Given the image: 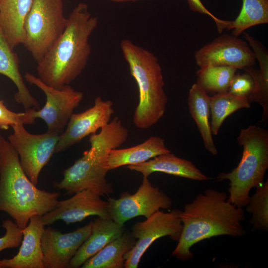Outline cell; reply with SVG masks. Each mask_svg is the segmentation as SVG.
I'll return each mask as SVG.
<instances>
[{"label": "cell", "mask_w": 268, "mask_h": 268, "mask_svg": "<svg viewBox=\"0 0 268 268\" xmlns=\"http://www.w3.org/2000/svg\"><path fill=\"white\" fill-rule=\"evenodd\" d=\"M67 18L64 31L36 68L39 78L56 88L69 85L85 68L91 53L89 38L99 22L84 2L78 3Z\"/></svg>", "instance_id": "cell-2"}, {"label": "cell", "mask_w": 268, "mask_h": 268, "mask_svg": "<svg viewBox=\"0 0 268 268\" xmlns=\"http://www.w3.org/2000/svg\"><path fill=\"white\" fill-rule=\"evenodd\" d=\"M12 128L13 132L7 140L18 154L25 173L36 185L41 171L55 153L60 134L48 131L43 134H32L21 123Z\"/></svg>", "instance_id": "cell-8"}, {"label": "cell", "mask_w": 268, "mask_h": 268, "mask_svg": "<svg viewBox=\"0 0 268 268\" xmlns=\"http://www.w3.org/2000/svg\"><path fill=\"white\" fill-rule=\"evenodd\" d=\"M59 196V192L40 190L32 183L16 151L0 134V211L7 213L22 229L32 216L54 209Z\"/></svg>", "instance_id": "cell-3"}, {"label": "cell", "mask_w": 268, "mask_h": 268, "mask_svg": "<svg viewBox=\"0 0 268 268\" xmlns=\"http://www.w3.org/2000/svg\"><path fill=\"white\" fill-rule=\"evenodd\" d=\"M44 227L41 216H32L22 229L18 253L11 258L0 260V268H44L41 240Z\"/></svg>", "instance_id": "cell-16"}, {"label": "cell", "mask_w": 268, "mask_h": 268, "mask_svg": "<svg viewBox=\"0 0 268 268\" xmlns=\"http://www.w3.org/2000/svg\"><path fill=\"white\" fill-rule=\"evenodd\" d=\"M93 221L69 233L48 227L44 228L41 244L44 268H68L78 249L91 232Z\"/></svg>", "instance_id": "cell-14"}, {"label": "cell", "mask_w": 268, "mask_h": 268, "mask_svg": "<svg viewBox=\"0 0 268 268\" xmlns=\"http://www.w3.org/2000/svg\"><path fill=\"white\" fill-rule=\"evenodd\" d=\"M111 219L120 225L138 216L149 217L160 209H169L171 199L158 187L152 185L148 177H143L137 191L122 193L119 199H107Z\"/></svg>", "instance_id": "cell-10"}, {"label": "cell", "mask_w": 268, "mask_h": 268, "mask_svg": "<svg viewBox=\"0 0 268 268\" xmlns=\"http://www.w3.org/2000/svg\"><path fill=\"white\" fill-rule=\"evenodd\" d=\"M251 107L248 98L235 96L226 92L214 94L210 97V124L212 134L217 135L225 119L237 110Z\"/></svg>", "instance_id": "cell-26"}, {"label": "cell", "mask_w": 268, "mask_h": 268, "mask_svg": "<svg viewBox=\"0 0 268 268\" xmlns=\"http://www.w3.org/2000/svg\"><path fill=\"white\" fill-rule=\"evenodd\" d=\"M237 69L227 66H206L197 72V83L206 93L227 92Z\"/></svg>", "instance_id": "cell-27"}, {"label": "cell", "mask_w": 268, "mask_h": 268, "mask_svg": "<svg viewBox=\"0 0 268 268\" xmlns=\"http://www.w3.org/2000/svg\"><path fill=\"white\" fill-rule=\"evenodd\" d=\"M171 152L165 145L164 139L153 136L133 147L112 149L107 159L109 170L131 165L139 164L161 154Z\"/></svg>", "instance_id": "cell-22"}, {"label": "cell", "mask_w": 268, "mask_h": 268, "mask_svg": "<svg viewBox=\"0 0 268 268\" xmlns=\"http://www.w3.org/2000/svg\"><path fill=\"white\" fill-rule=\"evenodd\" d=\"M135 239L132 234L123 233L86 261L82 268H123L125 255L134 246Z\"/></svg>", "instance_id": "cell-24"}, {"label": "cell", "mask_w": 268, "mask_h": 268, "mask_svg": "<svg viewBox=\"0 0 268 268\" xmlns=\"http://www.w3.org/2000/svg\"><path fill=\"white\" fill-rule=\"evenodd\" d=\"M24 78L27 82L41 90L46 96V103L42 109H32V117L35 120L42 119L47 125L48 131L60 134L67 125L74 110L83 99V93L75 90L69 85L60 88L49 86L29 72H26Z\"/></svg>", "instance_id": "cell-9"}, {"label": "cell", "mask_w": 268, "mask_h": 268, "mask_svg": "<svg viewBox=\"0 0 268 268\" xmlns=\"http://www.w3.org/2000/svg\"><path fill=\"white\" fill-rule=\"evenodd\" d=\"M225 192L208 189L186 203L178 215L182 229L172 255L187 261L193 257L192 247L213 237L227 235L242 237L247 231L241 223L245 219L244 211L230 202Z\"/></svg>", "instance_id": "cell-1"}, {"label": "cell", "mask_w": 268, "mask_h": 268, "mask_svg": "<svg viewBox=\"0 0 268 268\" xmlns=\"http://www.w3.org/2000/svg\"><path fill=\"white\" fill-rule=\"evenodd\" d=\"M19 63L18 55L9 45L0 27V74L6 76L15 84L17 92L14 99L25 110H39L40 105L31 95L20 73Z\"/></svg>", "instance_id": "cell-20"}, {"label": "cell", "mask_w": 268, "mask_h": 268, "mask_svg": "<svg viewBox=\"0 0 268 268\" xmlns=\"http://www.w3.org/2000/svg\"><path fill=\"white\" fill-rule=\"evenodd\" d=\"M243 35L255 54L259 62V69L254 67L245 68V72L252 77L254 87L252 93L248 97L250 103L257 102L263 109L261 122L266 123L268 119V52L266 48L260 41L254 38L247 32Z\"/></svg>", "instance_id": "cell-19"}, {"label": "cell", "mask_w": 268, "mask_h": 268, "mask_svg": "<svg viewBox=\"0 0 268 268\" xmlns=\"http://www.w3.org/2000/svg\"><path fill=\"white\" fill-rule=\"evenodd\" d=\"M67 22L63 0H33L24 24L23 45L38 63L57 40Z\"/></svg>", "instance_id": "cell-7"}, {"label": "cell", "mask_w": 268, "mask_h": 268, "mask_svg": "<svg viewBox=\"0 0 268 268\" xmlns=\"http://www.w3.org/2000/svg\"><path fill=\"white\" fill-rule=\"evenodd\" d=\"M210 97L197 83H194L190 90L188 105L191 116L196 122L206 149L213 155L218 151L212 136L210 115Z\"/></svg>", "instance_id": "cell-23"}, {"label": "cell", "mask_w": 268, "mask_h": 268, "mask_svg": "<svg viewBox=\"0 0 268 268\" xmlns=\"http://www.w3.org/2000/svg\"><path fill=\"white\" fill-rule=\"evenodd\" d=\"M187 1L192 11L210 16L214 20L219 33L226 29L229 21L221 19L216 17L204 6L201 0H187Z\"/></svg>", "instance_id": "cell-32"}, {"label": "cell", "mask_w": 268, "mask_h": 268, "mask_svg": "<svg viewBox=\"0 0 268 268\" xmlns=\"http://www.w3.org/2000/svg\"><path fill=\"white\" fill-rule=\"evenodd\" d=\"M120 48L138 88L134 124L138 129H148L159 121L166 108L167 97L161 67L154 54L131 40L123 39Z\"/></svg>", "instance_id": "cell-4"}, {"label": "cell", "mask_w": 268, "mask_h": 268, "mask_svg": "<svg viewBox=\"0 0 268 268\" xmlns=\"http://www.w3.org/2000/svg\"><path fill=\"white\" fill-rule=\"evenodd\" d=\"M254 87L251 76L247 72L235 74L230 82L228 92L241 97L248 98Z\"/></svg>", "instance_id": "cell-31"}, {"label": "cell", "mask_w": 268, "mask_h": 268, "mask_svg": "<svg viewBox=\"0 0 268 268\" xmlns=\"http://www.w3.org/2000/svg\"><path fill=\"white\" fill-rule=\"evenodd\" d=\"M32 109L25 110L24 112L15 113L8 109L4 104V101H0V129L7 130L9 127L21 123L32 124L35 121L31 114Z\"/></svg>", "instance_id": "cell-29"}, {"label": "cell", "mask_w": 268, "mask_h": 268, "mask_svg": "<svg viewBox=\"0 0 268 268\" xmlns=\"http://www.w3.org/2000/svg\"><path fill=\"white\" fill-rule=\"evenodd\" d=\"M178 212L179 209L169 212L159 210L145 220L134 225L131 234L136 241L132 249L124 256V268H137L143 255L156 240L168 236L174 241L179 240L182 223Z\"/></svg>", "instance_id": "cell-11"}, {"label": "cell", "mask_w": 268, "mask_h": 268, "mask_svg": "<svg viewBox=\"0 0 268 268\" xmlns=\"http://www.w3.org/2000/svg\"><path fill=\"white\" fill-rule=\"evenodd\" d=\"M2 0H0V6L1 4V2H2Z\"/></svg>", "instance_id": "cell-34"}, {"label": "cell", "mask_w": 268, "mask_h": 268, "mask_svg": "<svg viewBox=\"0 0 268 268\" xmlns=\"http://www.w3.org/2000/svg\"><path fill=\"white\" fill-rule=\"evenodd\" d=\"M256 187L255 193L250 196L246 210L252 214L249 221L253 231L268 230V181Z\"/></svg>", "instance_id": "cell-28"}, {"label": "cell", "mask_w": 268, "mask_h": 268, "mask_svg": "<svg viewBox=\"0 0 268 268\" xmlns=\"http://www.w3.org/2000/svg\"><path fill=\"white\" fill-rule=\"evenodd\" d=\"M124 232V225L112 219L98 217L93 221L91 232L71 259L68 268H77L108 244Z\"/></svg>", "instance_id": "cell-17"}, {"label": "cell", "mask_w": 268, "mask_h": 268, "mask_svg": "<svg viewBox=\"0 0 268 268\" xmlns=\"http://www.w3.org/2000/svg\"><path fill=\"white\" fill-rule=\"evenodd\" d=\"M237 140L243 147L239 164L230 172L219 174L217 179L229 181L227 200L242 208L248 203L251 190L264 182L268 168V131L250 125L241 130Z\"/></svg>", "instance_id": "cell-6"}, {"label": "cell", "mask_w": 268, "mask_h": 268, "mask_svg": "<svg viewBox=\"0 0 268 268\" xmlns=\"http://www.w3.org/2000/svg\"><path fill=\"white\" fill-rule=\"evenodd\" d=\"M33 0H3L0 6V27L11 48L22 44L24 24Z\"/></svg>", "instance_id": "cell-21"}, {"label": "cell", "mask_w": 268, "mask_h": 268, "mask_svg": "<svg viewBox=\"0 0 268 268\" xmlns=\"http://www.w3.org/2000/svg\"><path fill=\"white\" fill-rule=\"evenodd\" d=\"M113 106L112 101L98 96L92 107L82 112L73 113L66 130L59 135L55 153L67 150L108 124L114 113Z\"/></svg>", "instance_id": "cell-13"}, {"label": "cell", "mask_w": 268, "mask_h": 268, "mask_svg": "<svg viewBox=\"0 0 268 268\" xmlns=\"http://www.w3.org/2000/svg\"><path fill=\"white\" fill-rule=\"evenodd\" d=\"M242 6L238 16L229 21L226 28L238 37L248 28L268 23V0H242Z\"/></svg>", "instance_id": "cell-25"}, {"label": "cell", "mask_w": 268, "mask_h": 268, "mask_svg": "<svg viewBox=\"0 0 268 268\" xmlns=\"http://www.w3.org/2000/svg\"><path fill=\"white\" fill-rule=\"evenodd\" d=\"M2 227L5 232L3 236L0 237V252L19 246L23 238L22 229L15 222L9 219L3 221Z\"/></svg>", "instance_id": "cell-30"}, {"label": "cell", "mask_w": 268, "mask_h": 268, "mask_svg": "<svg viewBox=\"0 0 268 268\" xmlns=\"http://www.w3.org/2000/svg\"><path fill=\"white\" fill-rule=\"evenodd\" d=\"M90 147L74 163L65 169L60 182L54 181L53 186L64 190L67 195L90 190L101 196H108L113 189L106 176L109 171L107 159L110 151L118 148L125 142L122 133L116 127L107 125L98 134L90 135Z\"/></svg>", "instance_id": "cell-5"}, {"label": "cell", "mask_w": 268, "mask_h": 268, "mask_svg": "<svg viewBox=\"0 0 268 268\" xmlns=\"http://www.w3.org/2000/svg\"><path fill=\"white\" fill-rule=\"evenodd\" d=\"M126 167L141 173L144 177L158 172L200 181L209 179L192 162L178 157L171 152L159 155L139 164L128 165Z\"/></svg>", "instance_id": "cell-18"}, {"label": "cell", "mask_w": 268, "mask_h": 268, "mask_svg": "<svg viewBox=\"0 0 268 268\" xmlns=\"http://www.w3.org/2000/svg\"><path fill=\"white\" fill-rule=\"evenodd\" d=\"M194 58L199 67L227 66L237 69L254 67L257 60L246 41L227 34L201 47L195 52Z\"/></svg>", "instance_id": "cell-12"}, {"label": "cell", "mask_w": 268, "mask_h": 268, "mask_svg": "<svg viewBox=\"0 0 268 268\" xmlns=\"http://www.w3.org/2000/svg\"><path fill=\"white\" fill-rule=\"evenodd\" d=\"M110 0L114 2L121 3V2H135V1L144 0Z\"/></svg>", "instance_id": "cell-33"}, {"label": "cell", "mask_w": 268, "mask_h": 268, "mask_svg": "<svg viewBox=\"0 0 268 268\" xmlns=\"http://www.w3.org/2000/svg\"><path fill=\"white\" fill-rule=\"evenodd\" d=\"M92 215L111 219L108 201L101 199L96 192L84 190L75 193L68 199L58 201L56 207L41 216V219L45 226L60 220L69 224Z\"/></svg>", "instance_id": "cell-15"}]
</instances>
